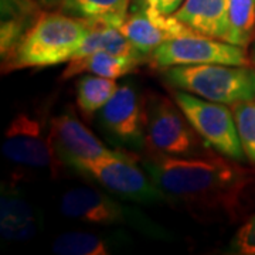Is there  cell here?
<instances>
[{
	"label": "cell",
	"instance_id": "obj_1",
	"mask_svg": "<svg viewBox=\"0 0 255 255\" xmlns=\"http://www.w3.org/2000/svg\"><path fill=\"white\" fill-rule=\"evenodd\" d=\"M221 156L179 157L156 155L142 160L150 180L167 196L204 211H230L247 182L244 170Z\"/></svg>",
	"mask_w": 255,
	"mask_h": 255
},
{
	"label": "cell",
	"instance_id": "obj_2",
	"mask_svg": "<svg viewBox=\"0 0 255 255\" xmlns=\"http://www.w3.org/2000/svg\"><path fill=\"white\" fill-rule=\"evenodd\" d=\"M90 23L65 13H40L1 61V73L24 68H46L71 61L90 31Z\"/></svg>",
	"mask_w": 255,
	"mask_h": 255
},
{
	"label": "cell",
	"instance_id": "obj_3",
	"mask_svg": "<svg viewBox=\"0 0 255 255\" xmlns=\"http://www.w3.org/2000/svg\"><path fill=\"white\" fill-rule=\"evenodd\" d=\"M163 78L174 90L219 104L234 105L255 98V70L250 65H176L164 68Z\"/></svg>",
	"mask_w": 255,
	"mask_h": 255
},
{
	"label": "cell",
	"instance_id": "obj_4",
	"mask_svg": "<svg viewBox=\"0 0 255 255\" xmlns=\"http://www.w3.org/2000/svg\"><path fill=\"white\" fill-rule=\"evenodd\" d=\"M64 217L91 226H125L135 228L150 237L170 240L172 234L155 224L145 214L133 207L121 204L110 194L92 187H74L65 191L60 200Z\"/></svg>",
	"mask_w": 255,
	"mask_h": 255
},
{
	"label": "cell",
	"instance_id": "obj_5",
	"mask_svg": "<svg viewBox=\"0 0 255 255\" xmlns=\"http://www.w3.org/2000/svg\"><path fill=\"white\" fill-rule=\"evenodd\" d=\"M70 167L124 200L142 204L169 201L167 196L150 180L145 169L142 170L137 166L136 157L124 150L94 160L77 162Z\"/></svg>",
	"mask_w": 255,
	"mask_h": 255
},
{
	"label": "cell",
	"instance_id": "obj_6",
	"mask_svg": "<svg viewBox=\"0 0 255 255\" xmlns=\"http://www.w3.org/2000/svg\"><path fill=\"white\" fill-rule=\"evenodd\" d=\"M196 133L174 101L157 94L146 97V147L153 153L179 157L207 153Z\"/></svg>",
	"mask_w": 255,
	"mask_h": 255
},
{
	"label": "cell",
	"instance_id": "obj_7",
	"mask_svg": "<svg viewBox=\"0 0 255 255\" xmlns=\"http://www.w3.org/2000/svg\"><path fill=\"white\" fill-rule=\"evenodd\" d=\"M173 101L206 145L231 160H246L233 110L226 104L207 101L180 90L173 91Z\"/></svg>",
	"mask_w": 255,
	"mask_h": 255
},
{
	"label": "cell",
	"instance_id": "obj_8",
	"mask_svg": "<svg viewBox=\"0 0 255 255\" xmlns=\"http://www.w3.org/2000/svg\"><path fill=\"white\" fill-rule=\"evenodd\" d=\"M149 60L162 70L176 65L196 64H250L244 47L201 34L172 38L155 48L149 55Z\"/></svg>",
	"mask_w": 255,
	"mask_h": 255
},
{
	"label": "cell",
	"instance_id": "obj_9",
	"mask_svg": "<svg viewBox=\"0 0 255 255\" xmlns=\"http://www.w3.org/2000/svg\"><path fill=\"white\" fill-rule=\"evenodd\" d=\"M98 122L115 145L130 150L146 147V98L133 85L119 87L110 102L98 112Z\"/></svg>",
	"mask_w": 255,
	"mask_h": 255
},
{
	"label": "cell",
	"instance_id": "obj_10",
	"mask_svg": "<svg viewBox=\"0 0 255 255\" xmlns=\"http://www.w3.org/2000/svg\"><path fill=\"white\" fill-rule=\"evenodd\" d=\"M3 156L13 163L26 167H53L61 163L55 155L44 121L40 115L20 112L10 121L1 145Z\"/></svg>",
	"mask_w": 255,
	"mask_h": 255
},
{
	"label": "cell",
	"instance_id": "obj_11",
	"mask_svg": "<svg viewBox=\"0 0 255 255\" xmlns=\"http://www.w3.org/2000/svg\"><path fill=\"white\" fill-rule=\"evenodd\" d=\"M50 137L61 163L71 166L82 160H94L110 156L111 150L82 124L73 111H65L50 122Z\"/></svg>",
	"mask_w": 255,
	"mask_h": 255
},
{
	"label": "cell",
	"instance_id": "obj_12",
	"mask_svg": "<svg viewBox=\"0 0 255 255\" xmlns=\"http://www.w3.org/2000/svg\"><path fill=\"white\" fill-rule=\"evenodd\" d=\"M119 30L146 55H150L155 48L172 38L199 34L174 14L166 16L143 7L130 10Z\"/></svg>",
	"mask_w": 255,
	"mask_h": 255
},
{
	"label": "cell",
	"instance_id": "obj_13",
	"mask_svg": "<svg viewBox=\"0 0 255 255\" xmlns=\"http://www.w3.org/2000/svg\"><path fill=\"white\" fill-rule=\"evenodd\" d=\"M40 228V217L31 203L18 191L3 189L0 196V233L3 240L28 241L36 237Z\"/></svg>",
	"mask_w": 255,
	"mask_h": 255
},
{
	"label": "cell",
	"instance_id": "obj_14",
	"mask_svg": "<svg viewBox=\"0 0 255 255\" xmlns=\"http://www.w3.org/2000/svg\"><path fill=\"white\" fill-rule=\"evenodd\" d=\"M228 0H184L174 16L201 36L224 40Z\"/></svg>",
	"mask_w": 255,
	"mask_h": 255
},
{
	"label": "cell",
	"instance_id": "obj_15",
	"mask_svg": "<svg viewBox=\"0 0 255 255\" xmlns=\"http://www.w3.org/2000/svg\"><path fill=\"white\" fill-rule=\"evenodd\" d=\"M140 64H143V61L136 58L112 54L108 51H95L68 61L67 68L61 74V80L67 81L82 74H94L111 80H118L135 73Z\"/></svg>",
	"mask_w": 255,
	"mask_h": 255
},
{
	"label": "cell",
	"instance_id": "obj_16",
	"mask_svg": "<svg viewBox=\"0 0 255 255\" xmlns=\"http://www.w3.org/2000/svg\"><path fill=\"white\" fill-rule=\"evenodd\" d=\"M132 0H64L60 10L95 24L121 27Z\"/></svg>",
	"mask_w": 255,
	"mask_h": 255
},
{
	"label": "cell",
	"instance_id": "obj_17",
	"mask_svg": "<svg viewBox=\"0 0 255 255\" xmlns=\"http://www.w3.org/2000/svg\"><path fill=\"white\" fill-rule=\"evenodd\" d=\"M90 26H91V28H90L87 37L84 38L81 47L78 48V51L74 55V58L84 57V55L91 54L95 51H108L112 54L136 58V60H140L143 63L149 60V55L140 53L118 27L105 26V24H95V23H90Z\"/></svg>",
	"mask_w": 255,
	"mask_h": 255
},
{
	"label": "cell",
	"instance_id": "obj_18",
	"mask_svg": "<svg viewBox=\"0 0 255 255\" xmlns=\"http://www.w3.org/2000/svg\"><path fill=\"white\" fill-rule=\"evenodd\" d=\"M118 88L115 80L85 74L75 82L77 107L85 118H91L110 102Z\"/></svg>",
	"mask_w": 255,
	"mask_h": 255
},
{
	"label": "cell",
	"instance_id": "obj_19",
	"mask_svg": "<svg viewBox=\"0 0 255 255\" xmlns=\"http://www.w3.org/2000/svg\"><path fill=\"white\" fill-rule=\"evenodd\" d=\"M255 37V0H228L227 31L224 41L244 47Z\"/></svg>",
	"mask_w": 255,
	"mask_h": 255
},
{
	"label": "cell",
	"instance_id": "obj_20",
	"mask_svg": "<svg viewBox=\"0 0 255 255\" xmlns=\"http://www.w3.org/2000/svg\"><path fill=\"white\" fill-rule=\"evenodd\" d=\"M112 248L110 238L88 231H67L53 243V251L58 255H108Z\"/></svg>",
	"mask_w": 255,
	"mask_h": 255
},
{
	"label": "cell",
	"instance_id": "obj_21",
	"mask_svg": "<svg viewBox=\"0 0 255 255\" xmlns=\"http://www.w3.org/2000/svg\"><path fill=\"white\" fill-rule=\"evenodd\" d=\"M231 107L247 159L255 163V98L237 102Z\"/></svg>",
	"mask_w": 255,
	"mask_h": 255
},
{
	"label": "cell",
	"instance_id": "obj_22",
	"mask_svg": "<svg viewBox=\"0 0 255 255\" xmlns=\"http://www.w3.org/2000/svg\"><path fill=\"white\" fill-rule=\"evenodd\" d=\"M234 248L240 254L255 255V214L238 230L234 240Z\"/></svg>",
	"mask_w": 255,
	"mask_h": 255
},
{
	"label": "cell",
	"instance_id": "obj_23",
	"mask_svg": "<svg viewBox=\"0 0 255 255\" xmlns=\"http://www.w3.org/2000/svg\"><path fill=\"white\" fill-rule=\"evenodd\" d=\"M183 3L184 0H132L130 9L143 7V9H150L160 14L169 16V14H174L180 9Z\"/></svg>",
	"mask_w": 255,
	"mask_h": 255
},
{
	"label": "cell",
	"instance_id": "obj_24",
	"mask_svg": "<svg viewBox=\"0 0 255 255\" xmlns=\"http://www.w3.org/2000/svg\"><path fill=\"white\" fill-rule=\"evenodd\" d=\"M1 9L14 10L27 16H38L40 3L37 0H1Z\"/></svg>",
	"mask_w": 255,
	"mask_h": 255
},
{
	"label": "cell",
	"instance_id": "obj_25",
	"mask_svg": "<svg viewBox=\"0 0 255 255\" xmlns=\"http://www.w3.org/2000/svg\"><path fill=\"white\" fill-rule=\"evenodd\" d=\"M40 3V6L46 7V9H55V7H61L64 0H37Z\"/></svg>",
	"mask_w": 255,
	"mask_h": 255
},
{
	"label": "cell",
	"instance_id": "obj_26",
	"mask_svg": "<svg viewBox=\"0 0 255 255\" xmlns=\"http://www.w3.org/2000/svg\"><path fill=\"white\" fill-rule=\"evenodd\" d=\"M253 58H254V63H255V46H254V51H253Z\"/></svg>",
	"mask_w": 255,
	"mask_h": 255
}]
</instances>
